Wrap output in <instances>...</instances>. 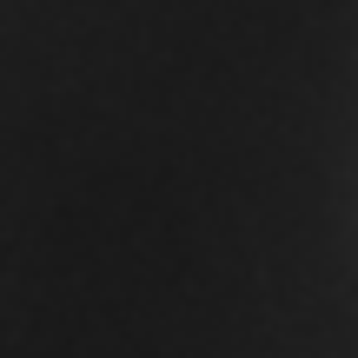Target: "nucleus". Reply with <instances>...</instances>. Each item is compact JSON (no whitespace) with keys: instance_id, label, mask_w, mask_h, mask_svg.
<instances>
[]
</instances>
